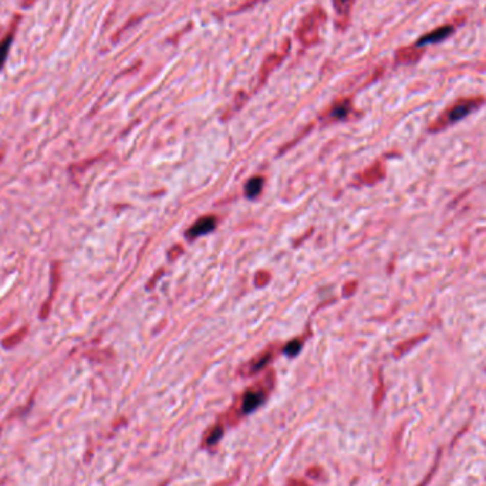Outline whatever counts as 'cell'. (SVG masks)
Returning a JSON list of instances; mask_svg holds the SVG:
<instances>
[{"mask_svg": "<svg viewBox=\"0 0 486 486\" xmlns=\"http://www.w3.org/2000/svg\"><path fill=\"white\" fill-rule=\"evenodd\" d=\"M480 104H482V100H476V98L463 100V101L455 104L452 108H449L447 113L444 114V117H441L438 121L435 122V125L432 127V131H438V129L447 127V125L452 124V122H456L462 120V118H465L467 115L472 113L473 109L478 108Z\"/></svg>", "mask_w": 486, "mask_h": 486, "instance_id": "6da1fadb", "label": "cell"}, {"mask_svg": "<svg viewBox=\"0 0 486 486\" xmlns=\"http://www.w3.org/2000/svg\"><path fill=\"white\" fill-rule=\"evenodd\" d=\"M264 400H266V392L262 388H252V390L246 391L243 394L240 407H239L240 415H248L250 412L256 411L264 403Z\"/></svg>", "mask_w": 486, "mask_h": 486, "instance_id": "7a4b0ae2", "label": "cell"}, {"mask_svg": "<svg viewBox=\"0 0 486 486\" xmlns=\"http://www.w3.org/2000/svg\"><path fill=\"white\" fill-rule=\"evenodd\" d=\"M452 33H454V27H452V26H442V27H438V29H435L432 32L427 33L425 36H422V37L416 41L415 46L416 47H424V46L427 45L439 43L442 40L449 37Z\"/></svg>", "mask_w": 486, "mask_h": 486, "instance_id": "3957f363", "label": "cell"}, {"mask_svg": "<svg viewBox=\"0 0 486 486\" xmlns=\"http://www.w3.org/2000/svg\"><path fill=\"white\" fill-rule=\"evenodd\" d=\"M213 228H215V217H204V219L198 220L196 224L192 226L189 232H188V236H202V235H206V233H209L211 230H213Z\"/></svg>", "mask_w": 486, "mask_h": 486, "instance_id": "277c9868", "label": "cell"}, {"mask_svg": "<svg viewBox=\"0 0 486 486\" xmlns=\"http://www.w3.org/2000/svg\"><path fill=\"white\" fill-rule=\"evenodd\" d=\"M422 50H419V47H409V49H403L396 53V58L398 61H403V63H414L418 58L421 57Z\"/></svg>", "mask_w": 486, "mask_h": 486, "instance_id": "5b68a950", "label": "cell"}, {"mask_svg": "<svg viewBox=\"0 0 486 486\" xmlns=\"http://www.w3.org/2000/svg\"><path fill=\"white\" fill-rule=\"evenodd\" d=\"M224 436V428L220 425H215L209 429V432L206 434L204 439L205 447H213L217 442L220 441V438Z\"/></svg>", "mask_w": 486, "mask_h": 486, "instance_id": "8992f818", "label": "cell"}, {"mask_svg": "<svg viewBox=\"0 0 486 486\" xmlns=\"http://www.w3.org/2000/svg\"><path fill=\"white\" fill-rule=\"evenodd\" d=\"M263 185V181L262 178H253L250 179L249 182H248V185H246V195L249 196V198H255L259 195V192L262 189Z\"/></svg>", "mask_w": 486, "mask_h": 486, "instance_id": "52a82bcc", "label": "cell"}, {"mask_svg": "<svg viewBox=\"0 0 486 486\" xmlns=\"http://www.w3.org/2000/svg\"><path fill=\"white\" fill-rule=\"evenodd\" d=\"M12 36H7L5 40H2L0 41V67L3 65V63L6 61L7 57V53H9V49H10V45H12Z\"/></svg>", "mask_w": 486, "mask_h": 486, "instance_id": "ba28073f", "label": "cell"}, {"mask_svg": "<svg viewBox=\"0 0 486 486\" xmlns=\"http://www.w3.org/2000/svg\"><path fill=\"white\" fill-rule=\"evenodd\" d=\"M269 361H270V354H263L260 356V358H257L256 361H253L252 364H250V374H253V372H257V371H260L264 367V365L268 364Z\"/></svg>", "mask_w": 486, "mask_h": 486, "instance_id": "9c48e42d", "label": "cell"}, {"mask_svg": "<svg viewBox=\"0 0 486 486\" xmlns=\"http://www.w3.org/2000/svg\"><path fill=\"white\" fill-rule=\"evenodd\" d=\"M300 348H301L300 341L294 340V341H292V343H289V344L286 345V348H284V352H286L288 356H290V357H294V356H297V354H299Z\"/></svg>", "mask_w": 486, "mask_h": 486, "instance_id": "30bf717a", "label": "cell"}, {"mask_svg": "<svg viewBox=\"0 0 486 486\" xmlns=\"http://www.w3.org/2000/svg\"><path fill=\"white\" fill-rule=\"evenodd\" d=\"M347 111H348L347 105H340L339 108L334 109V113H333V114L336 115V117H340V118H341V117H344V115L347 114Z\"/></svg>", "mask_w": 486, "mask_h": 486, "instance_id": "8fae6325", "label": "cell"}, {"mask_svg": "<svg viewBox=\"0 0 486 486\" xmlns=\"http://www.w3.org/2000/svg\"><path fill=\"white\" fill-rule=\"evenodd\" d=\"M289 483H292V485H296V486H304V485H306L304 482H300V480H290Z\"/></svg>", "mask_w": 486, "mask_h": 486, "instance_id": "7c38bea8", "label": "cell"}, {"mask_svg": "<svg viewBox=\"0 0 486 486\" xmlns=\"http://www.w3.org/2000/svg\"><path fill=\"white\" fill-rule=\"evenodd\" d=\"M341 2H345V0H341Z\"/></svg>", "mask_w": 486, "mask_h": 486, "instance_id": "4fadbf2b", "label": "cell"}]
</instances>
